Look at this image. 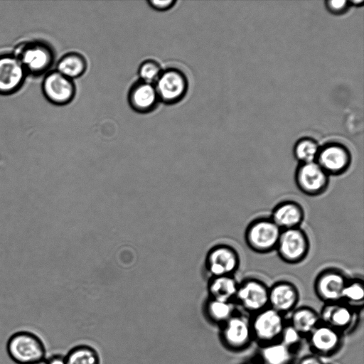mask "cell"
<instances>
[{
  "mask_svg": "<svg viewBox=\"0 0 364 364\" xmlns=\"http://www.w3.org/2000/svg\"><path fill=\"white\" fill-rule=\"evenodd\" d=\"M341 300L353 305H359L364 300V284L360 278L348 279L342 293Z\"/></svg>",
  "mask_w": 364,
  "mask_h": 364,
  "instance_id": "27",
  "label": "cell"
},
{
  "mask_svg": "<svg viewBox=\"0 0 364 364\" xmlns=\"http://www.w3.org/2000/svg\"><path fill=\"white\" fill-rule=\"evenodd\" d=\"M320 316L326 325L336 330L347 328L353 321V314L348 306L336 302L326 304Z\"/></svg>",
  "mask_w": 364,
  "mask_h": 364,
  "instance_id": "19",
  "label": "cell"
},
{
  "mask_svg": "<svg viewBox=\"0 0 364 364\" xmlns=\"http://www.w3.org/2000/svg\"><path fill=\"white\" fill-rule=\"evenodd\" d=\"M335 328L328 326H317L311 333L310 343L318 353L328 354L338 346L340 336Z\"/></svg>",
  "mask_w": 364,
  "mask_h": 364,
  "instance_id": "18",
  "label": "cell"
},
{
  "mask_svg": "<svg viewBox=\"0 0 364 364\" xmlns=\"http://www.w3.org/2000/svg\"><path fill=\"white\" fill-rule=\"evenodd\" d=\"M282 230L267 217L252 220L246 227L244 238L247 246L257 254L275 251Z\"/></svg>",
  "mask_w": 364,
  "mask_h": 364,
  "instance_id": "2",
  "label": "cell"
},
{
  "mask_svg": "<svg viewBox=\"0 0 364 364\" xmlns=\"http://www.w3.org/2000/svg\"><path fill=\"white\" fill-rule=\"evenodd\" d=\"M127 98L132 109L139 113L153 111L159 102L154 85L141 80L131 87Z\"/></svg>",
  "mask_w": 364,
  "mask_h": 364,
  "instance_id": "16",
  "label": "cell"
},
{
  "mask_svg": "<svg viewBox=\"0 0 364 364\" xmlns=\"http://www.w3.org/2000/svg\"><path fill=\"white\" fill-rule=\"evenodd\" d=\"M87 67L85 58L75 52H70L64 55L58 60L56 70L71 79L77 78L82 75Z\"/></svg>",
  "mask_w": 364,
  "mask_h": 364,
  "instance_id": "21",
  "label": "cell"
},
{
  "mask_svg": "<svg viewBox=\"0 0 364 364\" xmlns=\"http://www.w3.org/2000/svg\"><path fill=\"white\" fill-rule=\"evenodd\" d=\"M299 299V289L289 281L279 280L269 287V304L280 314L292 310Z\"/></svg>",
  "mask_w": 364,
  "mask_h": 364,
  "instance_id": "15",
  "label": "cell"
},
{
  "mask_svg": "<svg viewBox=\"0 0 364 364\" xmlns=\"http://www.w3.org/2000/svg\"><path fill=\"white\" fill-rule=\"evenodd\" d=\"M235 299L245 309L259 312L269 304V287L257 278H246L239 283Z\"/></svg>",
  "mask_w": 364,
  "mask_h": 364,
  "instance_id": "10",
  "label": "cell"
},
{
  "mask_svg": "<svg viewBox=\"0 0 364 364\" xmlns=\"http://www.w3.org/2000/svg\"><path fill=\"white\" fill-rule=\"evenodd\" d=\"M154 86L160 102L172 105L181 101L186 95L188 82L186 75L176 68L162 70Z\"/></svg>",
  "mask_w": 364,
  "mask_h": 364,
  "instance_id": "7",
  "label": "cell"
},
{
  "mask_svg": "<svg viewBox=\"0 0 364 364\" xmlns=\"http://www.w3.org/2000/svg\"><path fill=\"white\" fill-rule=\"evenodd\" d=\"M26 73L14 54L0 55V95H11L22 86Z\"/></svg>",
  "mask_w": 364,
  "mask_h": 364,
  "instance_id": "12",
  "label": "cell"
},
{
  "mask_svg": "<svg viewBox=\"0 0 364 364\" xmlns=\"http://www.w3.org/2000/svg\"><path fill=\"white\" fill-rule=\"evenodd\" d=\"M261 355L265 364H288L291 358L289 348L282 343L265 346Z\"/></svg>",
  "mask_w": 364,
  "mask_h": 364,
  "instance_id": "25",
  "label": "cell"
},
{
  "mask_svg": "<svg viewBox=\"0 0 364 364\" xmlns=\"http://www.w3.org/2000/svg\"><path fill=\"white\" fill-rule=\"evenodd\" d=\"M349 278L339 269L328 267L316 275L314 289L317 297L328 303L341 301L342 293Z\"/></svg>",
  "mask_w": 364,
  "mask_h": 364,
  "instance_id": "6",
  "label": "cell"
},
{
  "mask_svg": "<svg viewBox=\"0 0 364 364\" xmlns=\"http://www.w3.org/2000/svg\"><path fill=\"white\" fill-rule=\"evenodd\" d=\"M282 343L289 348L299 342L301 334L291 325L284 327L281 334Z\"/></svg>",
  "mask_w": 364,
  "mask_h": 364,
  "instance_id": "30",
  "label": "cell"
},
{
  "mask_svg": "<svg viewBox=\"0 0 364 364\" xmlns=\"http://www.w3.org/2000/svg\"><path fill=\"white\" fill-rule=\"evenodd\" d=\"M240 264L237 250L228 244L213 247L206 258V267L213 277L234 276Z\"/></svg>",
  "mask_w": 364,
  "mask_h": 364,
  "instance_id": "9",
  "label": "cell"
},
{
  "mask_svg": "<svg viewBox=\"0 0 364 364\" xmlns=\"http://www.w3.org/2000/svg\"><path fill=\"white\" fill-rule=\"evenodd\" d=\"M6 352L16 364H32L46 358V347L36 333L21 330L14 332L6 342Z\"/></svg>",
  "mask_w": 364,
  "mask_h": 364,
  "instance_id": "1",
  "label": "cell"
},
{
  "mask_svg": "<svg viewBox=\"0 0 364 364\" xmlns=\"http://www.w3.org/2000/svg\"><path fill=\"white\" fill-rule=\"evenodd\" d=\"M320 146L314 139L301 138L294 146V157L299 164L314 162L317 158Z\"/></svg>",
  "mask_w": 364,
  "mask_h": 364,
  "instance_id": "23",
  "label": "cell"
},
{
  "mask_svg": "<svg viewBox=\"0 0 364 364\" xmlns=\"http://www.w3.org/2000/svg\"><path fill=\"white\" fill-rule=\"evenodd\" d=\"M284 328L282 314L272 308H265L255 316L252 331L263 341H272L281 336Z\"/></svg>",
  "mask_w": 364,
  "mask_h": 364,
  "instance_id": "13",
  "label": "cell"
},
{
  "mask_svg": "<svg viewBox=\"0 0 364 364\" xmlns=\"http://www.w3.org/2000/svg\"><path fill=\"white\" fill-rule=\"evenodd\" d=\"M176 3L174 0L167 1H156L150 0L148 1L149 5L156 11H166L170 9Z\"/></svg>",
  "mask_w": 364,
  "mask_h": 364,
  "instance_id": "31",
  "label": "cell"
},
{
  "mask_svg": "<svg viewBox=\"0 0 364 364\" xmlns=\"http://www.w3.org/2000/svg\"><path fill=\"white\" fill-rule=\"evenodd\" d=\"M294 182L303 194L315 197L326 191L330 176L316 161L299 164L294 173Z\"/></svg>",
  "mask_w": 364,
  "mask_h": 364,
  "instance_id": "5",
  "label": "cell"
},
{
  "mask_svg": "<svg viewBox=\"0 0 364 364\" xmlns=\"http://www.w3.org/2000/svg\"><path fill=\"white\" fill-rule=\"evenodd\" d=\"M350 6H360L363 5L364 1L363 0H351L348 1Z\"/></svg>",
  "mask_w": 364,
  "mask_h": 364,
  "instance_id": "34",
  "label": "cell"
},
{
  "mask_svg": "<svg viewBox=\"0 0 364 364\" xmlns=\"http://www.w3.org/2000/svg\"><path fill=\"white\" fill-rule=\"evenodd\" d=\"M32 364H46L45 360H41V361H39V362H36V363H32Z\"/></svg>",
  "mask_w": 364,
  "mask_h": 364,
  "instance_id": "35",
  "label": "cell"
},
{
  "mask_svg": "<svg viewBox=\"0 0 364 364\" xmlns=\"http://www.w3.org/2000/svg\"><path fill=\"white\" fill-rule=\"evenodd\" d=\"M238 284L235 276L213 277L208 285L210 298L231 302L235 298Z\"/></svg>",
  "mask_w": 364,
  "mask_h": 364,
  "instance_id": "20",
  "label": "cell"
},
{
  "mask_svg": "<svg viewBox=\"0 0 364 364\" xmlns=\"http://www.w3.org/2000/svg\"><path fill=\"white\" fill-rule=\"evenodd\" d=\"M233 306L230 301L210 299L205 306L208 317L214 322H226L232 316Z\"/></svg>",
  "mask_w": 364,
  "mask_h": 364,
  "instance_id": "26",
  "label": "cell"
},
{
  "mask_svg": "<svg viewBox=\"0 0 364 364\" xmlns=\"http://www.w3.org/2000/svg\"><path fill=\"white\" fill-rule=\"evenodd\" d=\"M15 55L23 65L26 74L40 75L52 65L54 53L51 47L42 41H30L23 44Z\"/></svg>",
  "mask_w": 364,
  "mask_h": 364,
  "instance_id": "4",
  "label": "cell"
},
{
  "mask_svg": "<svg viewBox=\"0 0 364 364\" xmlns=\"http://www.w3.org/2000/svg\"><path fill=\"white\" fill-rule=\"evenodd\" d=\"M45 361L46 364H66L65 355L58 353L46 357Z\"/></svg>",
  "mask_w": 364,
  "mask_h": 364,
  "instance_id": "32",
  "label": "cell"
},
{
  "mask_svg": "<svg viewBox=\"0 0 364 364\" xmlns=\"http://www.w3.org/2000/svg\"><path fill=\"white\" fill-rule=\"evenodd\" d=\"M252 328L247 320L241 316H231L223 330V338L233 348L244 347L250 341Z\"/></svg>",
  "mask_w": 364,
  "mask_h": 364,
  "instance_id": "17",
  "label": "cell"
},
{
  "mask_svg": "<svg viewBox=\"0 0 364 364\" xmlns=\"http://www.w3.org/2000/svg\"><path fill=\"white\" fill-rule=\"evenodd\" d=\"M325 4L328 12L333 15H342L350 7L348 1L346 0H328Z\"/></svg>",
  "mask_w": 364,
  "mask_h": 364,
  "instance_id": "29",
  "label": "cell"
},
{
  "mask_svg": "<svg viewBox=\"0 0 364 364\" xmlns=\"http://www.w3.org/2000/svg\"><path fill=\"white\" fill-rule=\"evenodd\" d=\"M269 218L282 230L296 228L302 225L305 211L297 201L285 200L272 208Z\"/></svg>",
  "mask_w": 364,
  "mask_h": 364,
  "instance_id": "14",
  "label": "cell"
},
{
  "mask_svg": "<svg viewBox=\"0 0 364 364\" xmlns=\"http://www.w3.org/2000/svg\"><path fill=\"white\" fill-rule=\"evenodd\" d=\"M310 247L309 235L300 227L282 230L275 251L284 262L297 264L306 259Z\"/></svg>",
  "mask_w": 364,
  "mask_h": 364,
  "instance_id": "3",
  "label": "cell"
},
{
  "mask_svg": "<svg viewBox=\"0 0 364 364\" xmlns=\"http://www.w3.org/2000/svg\"><path fill=\"white\" fill-rule=\"evenodd\" d=\"M299 364H322L320 360L314 356H307L302 358Z\"/></svg>",
  "mask_w": 364,
  "mask_h": 364,
  "instance_id": "33",
  "label": "cell"
},
{
  "mask_svg": "<svg viewBox=\"0 0 364 364\" xmlns=\"http://www.w3.org/2000/svg\"><path fill=\"white\" fill-rule=\"evenodd\" d=\"M316 162L329 176H341L348 171L352 156L342 144L330 142L321 146Z\"/></svg>",
  "mask_w": 364,
  "mask_h": 364,
  "instance_id": "8",
  "label": "cell"
},
{
  "mask_svg": "<svg viewBox=\"0 0 364 364\" xmlns=\"http://www.w3.org/2000/svg\"><path fill=\"white\" fill-rule=\"evenodd\" d=\"M319 316L312 309L303 306L294 310L291 316V326L300 334L310 333L318 325Z\"/></svg>",
  "mask_w": 364,
  "mask_h": 364,
  "instance_id": "22",
  "label": "cell"
},
{
  "mask_svg": "<svg viewBox=\"0 0 364 364\" xmlns=\"http://www.w3.org/2000/svg\"><path fill=\"white\" fill-rule=\"evenodd\" d=\"M42 90L46 98L56 105H65L73 101L76 87L73 80L56 70L48 72L42 82Z\"/></svg>",
  "mask_w": 364,
  "mask_h": 364,
  "instance_id": "11",
  "label": "cell"
},
{
  "mask_svg": "<svg viewBox=\"0 0 364 364\" xmlns=\"http://www.w3.org/2000/svg\"><path fill=\"white\" fill-rule=\"evenodd\" d=\"M162 72L160 65L154 60H146L139 67L138 74L140 80L153 84L158 80Z\"/></svg>",
  "mask_w": 364,
  "mask_h": 364,
  "instance_id": "28",
  "label": "cell"
},
{
  "mask_svg": "<svg viewBox=\"0 0 364 364\" xmlns=\"http://www.w3.org/2000/svg\"><path fill=\"white\" fill-rule=\"evenodd\" d=\"M66 364H100L98 353L87 345H78L65 355Z\"/></svg>",
  "mask_w": 364,
  "mask_h": 364,
  "instance_id": "24",
  "label": "cell"
}]
</instances>
